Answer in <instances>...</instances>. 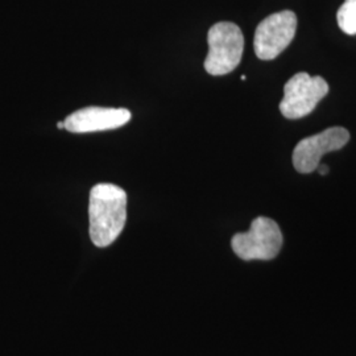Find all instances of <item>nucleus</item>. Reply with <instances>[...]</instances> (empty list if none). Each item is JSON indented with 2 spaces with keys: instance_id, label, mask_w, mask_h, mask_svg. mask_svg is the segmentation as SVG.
Returning a JSON list of instances; mask_svg holds the SVG:
<instances>
[{
  "instance_id": "nucleus-1",
  "label": "nucleus",
  "mask_w": 356,
  "mask_h": 356,
  "mask_svg": "<svg viewBox=\"0 0 356 356\" xmlns=\"http://www.w3.org/2000/svg\"><path fill=\"white\" fill-rule=\"evenodd\" d=\"M90 238L103 248L118 239L127 220V193L113 184H98L90 191Z\"/></svg>"
},
{
  "instance_id": "nucleus-2",
  "label": "nucleus",
  "mask_w": 356,
  "mask_h": 356,
  "mask_svg": "<svg viewBox=\"0 0 356 356\" xmlns=\"http://www.w3.org/2000/svg\"><path fill=\"white\" fill-rule=\"evenodd\" d=\"M209 53L204 69L211 76H225L234 72L242 61L244 36L234 23L220 22L210 28L207 35Z\"/></svg>"
},
{
  "instance_id": "nucleus-3",
  "label": "nucleus",
  "mask_w": 356,
  "mask_h": 356,
  "mask_svg": "<svg viewBox=\"0 0 356 356\" xmlns=\"http://www.w3.org/2000/svg\"><path fill=\"white\" fill-rule=\"evenodd\" d=\"M231 245L234 252L245 261L272 260L280 252L282 232L273 219L259 216L252 220L247 232L232 236Z\"/></svg>"
},
{
  "instance_id": "nucleus-4",
  "label": "nucleus",
  "mask_w": 356,
  "mask_h": 356,
  "mask_svg": "<svg viewBox=\"0 0 356 356\" xmlns=\"http://www.w3.org/2000/svg\"><path fill=\"white\" fill-rule=\"evenodd\" d=\"M329 90L322 76H312L305 72L297 73L284 86V98L279 106L281 114L291 120L312 114Z\"/></svg>"
},
{
  "instance_id": "nucleus-5",
  "label": "nucleus",
  "mask_w": 356,
  "mask_h": 356,
  "mask_svg": "<svg viewBox=\"0 0 356 356\" xmlns=\"http://www.w3.org/2000/svg\"><path fill=\"white\" fill-rule=\"evenodd\" d=\"M297 32V16L293 11L272 13L254 31V47L257 58L270 61L285 51Z\"/></svg>"
},
{
  "instance_id": "nucleus-6",
  "label": "nucleus",
  "mask_w": 356,
  "mask_h": 356,
  "mask_svg": "<svg viewBox=\"0 0 356 356\" xmlns=\"http://www.w3.org/2000/svg\"><path fill=\"white\" fill-rule=\"evenodd\" d=\"M350 140V132L343 127H331L300 141L293 151V166L302 175L318 169L322 156L343 148Z\"/></svg>"
},
{
  "instance_id": "nucleus-7",
  "label": "nucleus",
  "mask_w": 356,
  "mask_h": 356,
  "mask_svg": "<svg viewBox=\"0 0 356 356\" xmlns=\"http://www.w3.org/2000/svg\"><path fill=\"white\" fill-rule=\"evenodd\" d=\"M131 113L127 108L110 107H85L69 115L65 119V129L73 134H88L115 129L127 124Z\"/></svg>"
},
{
  "instance_id": "nucleus-8",
  "label": "nucleus",
  "mask_w": 356,
  "mask_h": 356,
  "mask_svg": "<svg viewBox=\"0 0 356 356\" xmlns=\"http://www.w3.org/2000/svg\"><path fill=\"white\" fill-rule=\"evenodd\" d=\"M337 20L346 35H356V0H344L337 13Z\"/></svg>"
},
{
  "instance_id": "nucleus-9",
  "label": "nucleus",
  "mask_w": 356,
  "mask_h": 356,
  "mask_svg": "<svg viewBox=\"0 0 356 356\" xmlns=\"http://www.w3.org/2000/svg\"><path fill=\"white\" fill-rule=\"evenodd\" d=\"M318 172L319 175H322V176H326V175L329 173V166L322 165V164H319Z\"/></svg>"
},
{
  "instance_id": "nucleus-10",
  "label": "nucleus",
  "mask_w": 356,
  "mask_h": 356,
  "mask_svg": "<svg viewBox=\"0 0 356 356\" xmlns=\"http://www.w3.org/2000/svg\"><path fill=\"white\" fill-rule=\"evenodd\" d=\"M57 128H65V122H58L57 123Z\"/></svg>"
},
{
  "instance_id": "nucleus-11",
  "label": "nucleus",
  "mask_w": 356,
  "mask_h": 356,
  "mask_svg": "<svg viewBox=\"0 0 356 356\" xmlns=\"http://www.w3.org/2000/svg\"><path fill=\"white\" fill-rule=\"evenodd\" d=\"M241 79H242V81H245V79H247V76H242V78H241Z\"/></svg>"
}]
</instances>
